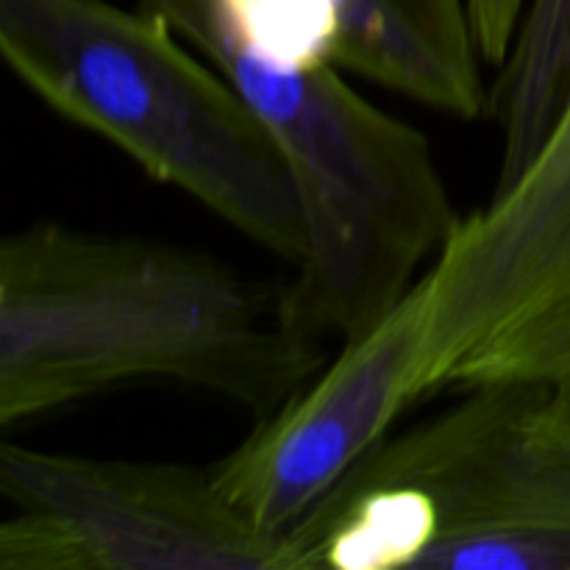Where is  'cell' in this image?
I'll return each mask as SVG.
<instances>
[{"instance_id": "obj_9", "label": "cell", "mask_w": 570, "mask_h": 570, "mask_svg": "<svg viewBox=\"0 0 570 570\" xmlns=\"http://www.w3.org/2000/svg\"><path fill=\"white\" fill-rule=\"evenodd\" d=\"M501 70L490 104L504 137L499 181H507L534 154L570 89V0H529Z\"/></svg>"}, {"instance_id": "obj_6", "label": "cell", "mask_w": 570, "mask_h": 570, "mask_svg": "<svg viewBox=\"0 0 570 570\" xmlns=\"http://www.w3.org/2000/svg\"><path fill=\"white\" fill-rule=\"evenodd\" d=\"M0 570H287L212 465L115 460L3 443Z\"/></svg>"}, {"instance_id": "obj_4", "label": "cell", "mask_w": 570, "mask_h": 570, "mask_svg": "<svg viewBox=\"0 0 570 570\" xmlns=\"http://www.w3.org/2000/svg\"><path fill=\"white\" fill-rule=\"evenodd\" d=\"M220 70L271 128L298 189L306 254L284 293L289 315L326 343L360 337L415 287L460 220L432 142L337 65L232 53Z\"/></svg>"}, {"instance_id": "obj_5", "label": "cell", "mask_w": 570, "mask_h": 570, "mask_svg": "<svg viewBox=\"0 0 570 570\" xmlns=\"http://www.w3.org/2000/svg\"><path fill=\"white\" fill-rule=\"evenodd\" d=\"M421 282L426 395L570 382V89L527 165L460 215Z\"/></svg>"}, {"instance_id": "obj_2", "label": "cell", "mask_w": 570, "mask_h": 570, "mask_svg": "<svg viewBox=\"0 0 570 570\" xmlns=\"http://www.w3.org/2000/svg\"><path fill=\"white\" fill-rule=\"evenodd\" d=\"M0 53L56 115L259 248L304 262V212L276 137L170 20L109 0H0Z\"/></svg>"}, {"instance_id": "obj_7", "label": "cell", "mask_w": 570, "mask_h": 570, "mask_svg": "<svg viewBox=\"0 0 570 570\" xmlns=\"http://www.w3.org/2000/svg\"><path fill=\"white\" fill-rule=\"evenodd\" d=\"M426 343L429 304L417 278L395 309L340 343L306 387L212 462L234 510L276 538L304 521L426 395Z\"/></svg>"}, {"instance_id": "obj_8", "label": "cell", "mask_w": 570, "mask_h": 570, "mask_svg": "<svg viewBox=\"0 0 570 570\" xmlns=\"http://www.w3.org/2000/svg\"><path fill=\"white\" fill-rule=\"evenodd\" d=\"M468 0H348L337 67L440 115L476 120L482 78Z\"/></svg>"}, {"instance_id": "obj_10", "label": "cell", "mask_w": 570, "mask_h": 570, "mask_svg": "<svg viewBox=\"0 0 570 570\" xmlns=\"http://www.w3.org/2000/svg\"><path fill=\"white\" fill-rule=\"evenodd\" d=\"M471 6L473 37H476L479 53L490 65H504L521 31L527 0H468Z\"/></svg>"}, {"instance_id": "obj_3", "label": "cell", "mask_w": 570, "mask_h": 570, "mask_svg": "<svg viewBox=\"0 0 570 570\" xmlns=\"http://www.w3.org/2000/svg\"><path fill=\"white\" fill-rule=\"evenodd\" d=\"M540 384H482L379 443L284 534L287 570H570V456Z\"/></svg>"}, {"instance_id": "obj_12", "label": "cell", "mask_w": 570, "mask_h": 570, "mask_svg": "<svg viewBox=\"0 0 570 570\" xmlns=\"http://www.w3.org/2000/svg\"><path fill=\"white\" fill-rule=\"evenodd\" d=\"M534 429L570 456V382L540 384L534 404Z\"/></svg>"}, {"instance_id": "obj_1", "label": "cell", "mask_w": 570, "mask_h": 570, "mask_svg": "<svg viewBox=\"0 0 570 570\" xmlns=\"http://www.w3.org/2000/svg\"><path fill=\"white\" fill-rule=\"evenodd\" d=\"M326 340L226 262L159 239L33 223L0 243V426L142 384L256 421L326 365Z\"/></svg>"}, {"instance_id": "obj_11", "label": "cell", "mask_w": 570, "mask_h": 570, "mask_svg": "<svg viewBox=\"0 0 570 570\" xmlns=\"http://www.w3.org/2000/svg\"><path fill=\"white\" fill-rule=\"evenodd\" d=\"M139 3L170 20L178 33L206 56L212 42V22H215V0H139Z\"/></svg>"}]
</instances>
